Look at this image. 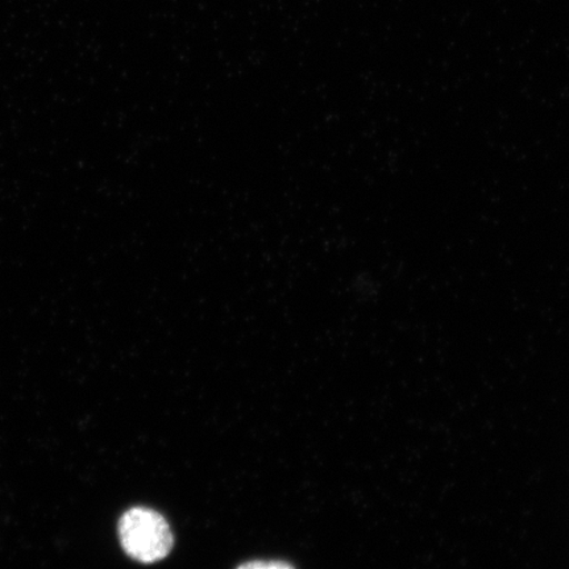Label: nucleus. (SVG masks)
<instances>
[{
  "mask_svg": "<svg viewBox=\"0 0 569 569\" xmlns=\"http://www.w3.org/2000/svg\"><path fill=\"white\" fill-rule=\"evenodd\" d=\"M238 569H295L288 563H283V561H249L243 566H240Z\"/></svg>",
  "mask_w": 569,
  "mask_h": 569,
  "instance_id": "nucleus-2",
  "label": "nucleus"
},
{
  "mask_svg": "<svg viewBox=\"0 0 569 569\" xmlns=\"http://www.w3.org/2000/svg\"><path fill=\"white\" fill-rule=\"evenodd\" d=\"M119 538L123 550L140 563L152 565L173 549V533L158 511L132 508L120 518Z\"/></svg>",
  "mask_w": 569,
  "mask_h": 569,
  "instance_id": "nucleus-1",
  "label": "nucleus"
}]
</instances>
